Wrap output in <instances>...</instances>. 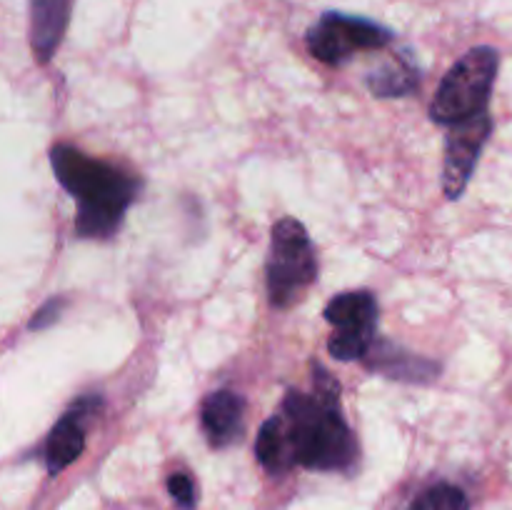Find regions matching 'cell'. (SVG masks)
Returning <instances> with one entry per match:
<instances>
[{
    "instance_id": "6da1fadb",
    "label": "cell",
    "mask_w": 512,
    "mask_h": 510,
    "mask_svg": "<svg viewBox=\"0 0 512 510\" xmlns=\"http://www.w3.org/2000/svg\"><path fill=\"white\" fill-rule=\"evenodd\" d=\"M255 455L273 475L295 465L320 473H350L358 443L340 410V383L323 363H313V393L288 390L278 415L258 433Z\"/></svg>"
},
{
    "instance_id": "7a4b0ae2",
    "label": "cell",
    "mask_w": 512,
    "mask_h": 510,
    "mask_svg": "<svg viewBox=\"0 0 512 510\" xmlns=\"http://www.w3.org/2000/svg\"><path fill=\"white\" fill-rule=\"evenodd\" d=\"M50 165L58 183L78 200V238L105 240L115 235L128 208L138 198V180L65 143L50 150Z\"/></svg>"
},
{
    "instance_id": "3957f363",
    "label": "cell",
    "mask_w": 512,
    "mask_h": 510,
    "mask_svg": "<svg viewBox=\"0 0 512 510\" xmlns=\"http://www.w3.org/2000/svg\"><path fill=\"white\" fill-rule=\"evenodd\" d=\"M498 70L500 53L493 45L470 48L440 80L438 93L430 103L433 123L450 128L480 113H488Z\"/></svg>"
},
{
    "instance_id": "277c9868",
    "label": "cell",
    "mask_w": 512,
    "mask_h": 510,
    "mask_svg": "<svg viewBox=\"0 0 512 510\" xmlns=\"http://www.w3.org/2000/svg\"><path fill=\"white\" fill-rule=\"evenodd\" d=\"M318 280L313 240L300 220L280 218L273 225L268 255V295L273 308H293Z\"/></svg>"
},
{
    "instance_id": "5b68a950",
    "label": "cell",
    "mask_w": 512,
    "mask_h": 510,
    "mask_svg": "<svg viewBox=\"0 0 512 510\" xmlns=\"http://www.w3.org/2000/svg\"><path fill=\"white\" fill-rule=\"evenodd\" d=\"M393 38V30L375 23V20L330 10L308 30L305 45H308L310 55L320 63L340 65L353 58L355 53L385 48V45L393 43Z\"/></svg>"
},
{
    "instance_id": "8992f818",
    "label": "cell",
    "mask_w": 512,
    "mask_h": 510,
    "mask_svg": "<svg viewBox=\"0 0 512 510\" xmlns=\"http://www.w3.org/2000/svg\"><path fill=\"white\" fill-rule=\"evenodd\" d=\"M325 320L333 325L328 350L338 360H363L378 328V300L368 290H348L325 305Z\"/></svg>"
},
{
    "instance_id": "52a82bcc",
    "label": "cell",
    "mask_w": 512,
    "mask_h": 510,
    "mask_svg": "<svg viewBox=\"0 0 512 510\" xmlns=\"http://www.w3.org/2000/svg\"><path fill=\"white\" fill-rule=\"evenodd\" d=\"M493 133V118L490 113H480L475 118L450 125L448 140H445L443 160V193L448 200L463 198L470 178L475 173L480 153Z\"/></svg>"
},
{
    "instance_id": "ba28073f",
    "label": "cell",
    "mask_w": 512,
    "mask_h": 510,
    "mask_svg": "<svg viewBox=\"0 0 512 510\" xmlns=\"http://www.w3.org/2000/svg\"><path fill=\"white\" fill-rule=\"evenodd\" d=\"M100 405H103L100 395H83L53 425L48 440H45V465H48L50 475L63 473L70 463L80 458L85 448V423L90 415L98 413Z\"/></svg>"
},
{
    "instance_id": "9c48e42d",
    "label": "cell",
    "mask_w": 512,
    "mask_h": 510,
    "mask_svg": "<svg viewBox=\"0 0 512 510\" xmlns=\"http://www.w3.org/2000/svg\"><path fill=\"white\" fill-rule=\"evenodd\" d=\"M365 368L373 373L385 375V378L403 380V383L428 385L440 378V363L430 360L425 355L410 353V350L400 348V345L390 343V340H373L368 353L363 355Z\"/></svg>"
},
{
    "instance_id": "30bf717a",
    "label": "cell",
    "mask_w": 512,
    "mask_h": 510,
    "mask_svg": "<svg viewBox=\"0 0 512 510\" xmlns=\"http://www.w3.org/2000/svg\"><path fill=\"white\" fill-rule=\"evenodd\" d=\"M245 400L233 390H215L200 405V423H203L208 443L213 448H228L243 433Z\"/></svg>"
},
{
    "instance_id": "8fae6325",
    "label": "cell",
    "mask_w": 512,
    "mask_h": 510,
    "mask_svg": "<svg viewBox=\"0 0 512 510\" xmlns=\"http://www.w3.org/2000/svg\"><path fill=\"white\" fill-rule=\"evenodd\" d=\"M73 0H33L30 8V43L40 65L50 63L68 30Z\"/></svg>"
},
{
    "instance_id": "7c38bea8",
    "label": "cell",
    "mask_w": 512,
    "mask_h": 510,
    "mask_svg": "<svg viewBox=\"0 0 512 510\" xmlns=\"http://www.w3.org/2000/svg\"><path fill=\"white\" fill-rule=\"evenodd\" d=\"M420 70L408 53L368 75V88L375 98H403L418 90Z\"/></svg>"
},
{
    "instance_id": "4fadbf2b",
    "label": "cell",
    "mask_w": 512,
    "mask_h": 510,
    "mask_svg": "<svg viewBox=\"0 0 512 510\" xmlns=\"http://www.w3.org/2000/svg\"><path fill=\"white\" fill-rule=\"evenodd\" d=\"M410 510H470V498L453 483H438L425 490Z\"/></svg>"
},
{
    "instance_id": "5bb4252c",
    "label": "cell",
    "mask_w": 512,
    "mask_h": 510,
    "mask_svg": "<svg viewBox=\"0 0 512 510\" xmlns=\"http://www.w3.org/2000/svg\"><path fill=\"white\" fill-rule=\"evenodd\" d=\"M168 490L173 495L175 505L180 510H193L195 508V485L193 480L185 473H173L168 478Z\"/></svg>"
},
{
    "instance_id": "9a60e30c",
    "label": "cell",
    "mask_w": 512,
    "mask_h": 510,
    "mask_svg": "<svg viewBox=\"0 0 512 510\" xmlns=\"http://www.w3.org/2000/svg\"><path fill=\"white\" fill-rule=\"evenodd\" d=\"M65 305H68V300H65V298H50L48 303H43L38 310H35V315H33V320L28 323V328L30 330L50 328V325L58 323V320H60Z\"/></svg>"
}]
</instances>
